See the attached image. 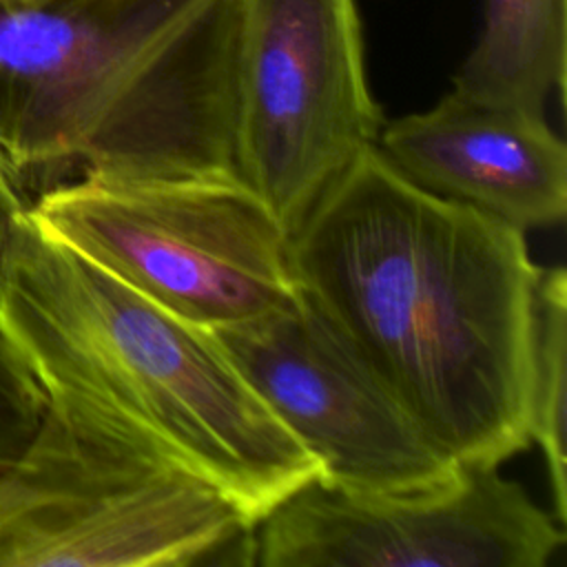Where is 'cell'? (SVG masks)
Here are the masks:
<instances>
[{
  "label": "cell",
  "mask_w": 567,
  "mask_h": 567,
  "mask_svg": "<svg viewBox=\"0 0 567 567\" xmlns=\"http://www.w3.org/2000/svg\"><path fill=\"white\" fill-rule=\"evenodd\" d=\"M299 286L458 465L532 445L540 266L525 230L365 148L290 239Z\"/></svg>",
  "instance_id": "obj_1"
},
{
  "label": "cell",
  "mask_w": 567,
  "mask_h": 567,
  "mask_svg": "<svg viewBox=\"0 0 567 567\" xmlns=\"http://www.w3.org/2000/svg\"><path fill=\"white\" fill-rule=\"evenodd\" d=\"M0 321L44 401L137 434L219 487L252 525L323 474L210 330L53 237L29 206L0 272Z\"/></svg>",
  "instance_id": "obj_2"
},
{
  "label": "cell",
  "mask_w": 567,
  "mask_h": 567,
  "mask_svg": "<svg viewBox=\"0 0 567 567\" xmlns=\"http://www.w3.org/2000/svg\"><path fill=\"white\" fill-rule=\"evenodd\" d=\"M239 22L241 0L0 4L2 164L13 179L235 171Z\"/></svg>",
  "instance_id": "obj_3"
},
{
  "label": "cell",
  "mask_w": 567,
  "mask_h": 567,
  "mask_svg": "<svg viewBox=\"0 0 567 567\" xmlns=\"http://www.w3.org/2000/svg\"><path fill=\"white\" fill-rule=\"evenodd\" d=\"M255 565V525L137 434L44 401L0 472V567Z\"/></svg>",
  "instance_id": "obj_4"
},
{
  "label": "cell",
  "mask_w": 567,
  "mask_h": 567,
  "mask_svg": "<svg viewBox=\"0 0 567 567\" xmlns=\"http://www.w3.org/2000/svg\"><path fill=\"white\" fill-rule=\"evenodd\" d=\"M29 210L53 237L206 330L272 312L299 292L292 235L233 168L80 173Z\"/></svg>",
  "instance_id": "obj_5"
},
{
  "label": "cell",
  "mask_w": 567,
  "mask_h": 567,
  "mask_svg": "<svg viewBox=\"0 0 567 567\" xmlns=\"http://www.w3.org/2000/svg\"><path fill=\"white\" fill-rule=\"evenodd\" d=\"M383 124L357 0H241L233 164L290 235Z\"/></svg>",
  "instance_id": "obj_6"
},
{
  "label": "cell",
  "mask_w": 567,
  "mask_h": 567,
  "mask_svg": "<svg viewBox=\"0 0 567 567\" xmlns=\"http://www.w3.org/2000/svg\"><path fill=\"white\" fill-rule=\"evenodd\" d=\"M210 334L319 461V481L350 492L396 494L439 485L458 467L301 286L290 303Z\"/></svg>",
  "instance_id": "obj_7"
},
{
  "label": "cell",
  "mask_w": 567,
  "mask_h": 567,
  "mask_svg": "<svg viewBox=\"0 0 567 567\" xmlns=\"http://www.w3.org/2000/svg\"><path fill=\"white\" fill-rule=\"evenodd\" d=\"M565 525L496 465H458L439 485L363 494L319 478L255 525L261 567H545Z\"/></svg>",
  "instance_id": "obj_8"
},
{
  "label": "cell",
  "mask_w": 567,
  "mask_h": 567,
  "mask_svg": "<svg viewBox=\"0 0 567 567\" xmlns=\"http://www.w3.org/2000/svg\"><path fill=\"white\" fill-rule=\"evenodd\" d=\"M377 146L416 186L525 233L565 219L567 148L543 113L452 89L432 109L385 122Z\"/></svg>",
  "instance_id": "obj_9"
},
{
  "label": "cell",
  "mask_w": 567,
  "mask_h": 567,
  "mask_svg": "<svg viewBox=\"0 0 567 567\" xmlns=\"http://www.w3.org/2000/svg\"><path fill=\"white\" fill-rule=\"evenodd\" d=\"M567 0H487L483 31L452 89L543 113L565 91Z\"/></svg>",
  "instance_id": "obj_10"
},
{
  "label": "cell",
  "mask_w": 567,
  "mask_h": 567,
  "mask_svg": "<svg viewBox=\"0 0 567 567\" xmlns=\"http://www.w3.org/2000/svg\"><path fill=\"white\" fill-rule=\"evenodd\" d=\"M565 394H567V272L563 266L543 268L536 303V341L532 377L529 439L543 452L554 516L567 525V452H565Z\"/></svg>",
  "instance_id": "obj_11"
},
{
  "label": "cell",
  "mask_w": 567,
  "mask_h": 567,
  "mask_svg": "<svg viewBox=\"0 0 567 567\" xmlns=\"http://www.w3.org/2000/svg\"><path fill=\"white\" fill-rule=\"evenodd\" d=\"M42 412V388L0 321V472L22 454Z\"/></svg>",
  "instance_id": "obj_12"
},
{
  "label": "cell",
  "mask_w": 567,
  "mask_h": 567,
  "mask_svg": "<svg viewBox=\"0 0 567 567\" xmlns=\"http://www.w3.org/2000/svg\"><path fill=\"white\" fill-rule=\"evenodd\" d=\"M24 208H27V204L18 195L16 179L11 177V173L7 171V166L0 159V272H2L9 246H11L16 224L20 219V215L24 213Z\"/></svg>",
  "instance_id": "obj_13"
},
{
  "label": "cell",
  "mask_w": 567,
  "mask_h": 567,
  "mask_svg": "<svg viewBox=\"0 0 567 567\" xmlns=\"http://www.w3.org/2000/svg\"><path fill=\"white\" fill-rule=\"evenodd\" d=\"M49 2H58V0H0L2 7H40Z\"/></svg>",
  "instance_id": "obj_14"
}]
</instances>
